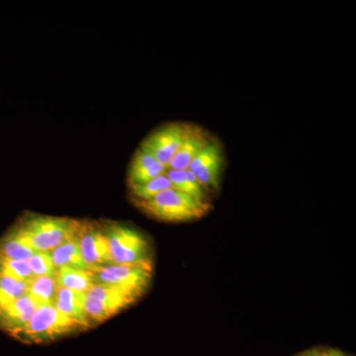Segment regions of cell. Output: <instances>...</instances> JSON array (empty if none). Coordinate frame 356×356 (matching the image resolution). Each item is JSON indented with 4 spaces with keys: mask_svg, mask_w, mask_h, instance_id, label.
I'll return each instance as SVG.
<instances>
[{
    "mask_svg": "<svg viewBox=\"0 0 356 356\" xmlns=\"http://www.w3.org/2000/svg\"><path fill=\"white\" fill-rule=\"evenodd\" d=\"M79 224L69 218L31 215L13 229L35 252H50L76 236Z\"/></svg>",
    "mask_w": 356,
    "mask_h": 356,
    "instance_id": "1",
    "label": "cell"
},
{
    "mask_svg": "<svg viewBox=\"0 0 356 356\" xmlns=\"http://www.w3.org/2000/svg\"><path fill=\"white\" fill-rule=\"evenodd\" d=\"M135 202L149 216L165 222L193 221L211 210V204L199 202L175 188L166 189L149 200Z\"/></svg>",
    "mask_w": 356,
    "mask_h": 356,
    "instance_id": "2",
    "label": "cell"
},
{
    "mask_svg": "<svg viewBox=\"0 0 356 356\" xmlns=\"http://www.w3.org/2000/svg\"><path fill=\"white\" fill-rule=\"evenodd\" d=\"M83 330L54 305L40 306L24 329L14 337L24 343H41Z\"/></svg>",
    "mask_w": 356,
    "mask_h": 356,
    "instance_id": "3",
    "label": "cell"
},
{
    "mask_svg": "<svg viewBox=\"0 0 356 356\" xmlns=\"http://www.w3.org/2000/svg\"><path fill=\"white\" fill-rule=\"evenodd\" d=\"M104 228L114 264H152L151 245L138 229L122 224Z\"/></svg>",
    "mask_w": 356,
    "mask_h": 356,
    "instance_id": "4",
    "label": "cell"
},
{
    "mask_svg": "<svg viewBox=\"0 0 356 356\" xmlns=\"http://www.w3.org/2000/svg\"><path fill=\"white\" fill-rule=\"evenodd\" d=\"M95 284L109 285L142 296L153 278L152 264H110L88 269Z\"/></svg>",
    "mask_w": 356,
    "mask_h": 356,
    "instance_id": "5",
    "label": "cell"
},
{
    "mask_svg": "<svg viewBox=\"0 0 356 356\" xmlns=\"http://www.w3.org/2000/svg\"><path fill=\"white\" fill-rule=\"evenodd\" d=\"M139 298L132 293L109 285L95 284L86 293L84 310L89 325L113 317Z\"/></svg>",
    "mask_w": 356,
    "mask_h": 356,
    "instance_id": "6",
    "label": "cell"
},
{
    "mask_svg": "<svg viewBox=\"0 0 356 356\" xmlns=\"http://www.w3.org/2000/svg\"><path fill=\"white\" fill-rule=\"evenodd\" d=\"M224 165V149L216 138L191 161L187 170L211 194L220 188Z\"/></svg>",
    "mask_w": 356,
    "mask_h": 356,
    "instance_id": "7",
    "label": "cell"
},
{
    "mask_svg": "<svg viewBox=\"0 0 356 356\" xmlns=\"http://www.w3.org/2000/svg\"><path fill=\"white\" fill-rule=\"evenodd\" d=\"M186 123L170 122L159 126L147 136L140 146L147 149L156 161L168 170L170 161L184 139Z\"/></svg>",
    "mask_w": 356,
    "mask_h": 356,
    "instance_id": "8",
    "label": "cell"
},
{
    "mask_svg": "<svg viewBox=\"0 0 356 356\" xmlns=\"http://www.w3.org/2000/svg\"><path fill=\"white\" fill-rule=\"evenodd\" d=\"M81 257L88 269L113 264L104 227L81 222L76 234Z\"/></svg>",
    "mask_w": 356,
    "mask_h": 356,
    "instance_id": "9",
    "label": "cell"
},
{
    "mask_svg": "<svg viewBox=\"0 0 356 356\" xmlns=\"http://www.w3.org/2000/svg\"><path fill=\"white\" fill-rule=\"evenodd\" d=\"M215 139V136L201 126L186 123L184 139L177 153L170 161L168 170H187L191 161Z\"/></svg>",
    "mask_w": 356,
    "mask_h": 356,
    "instance_id": "10",
    "label": "cell"
},
{
    "mask_svg": "<svg viewBox=\"0 0 356 356\" xmlns=\"http://www.w3.org/2000/svg\"><path fill=\"white\" fill-rule=\"evenodd\" d=\"M39 307V304L28 294L0 307V329L15 337L21 330L24 329Z\"/></svg>",
    "mask_w": 356,
    "mask_h": 356,
    "instance_id": "11",
    "label": "cell"
},
{
    "mask_svg": "<svg viewBox=\"0 0 356 356\" xmlns=\"http://www.w3.org/2000/svg\"><path fill=\"white\" fill-rule=\"evenodd\" d=\"M168 172L153 154L142 146L136 149L128 170V184L130 188L146 184L149 180Z\"/></svg>",
    "mask_w": 356,
    "mask_h": 356,
    "instance_id": "12",
    "label": "cell"
},
{
    "mask_svg": "<svg viewBox=\"0 0 356 356\" xmlns=\"http://www.w3.org/2000/svg\"><path fill=\"white\" fill-rule=\"evenodd\" d=\"M86 293L72 291L65 288H58L54 306L70 320L74 321L83 329L90 327L86 310H84Z\"/></svg>",
    "mask_w": 356,
    "mask_h": 356,
    "instance_id": "13",
    "label": "cell"
},
{
    "mask_svg": "<svg viewBox=\"0 0 356 356\" xmlns=\"http://www.w3.org/2000/svg\"><path fill=\"white\" fill-rule=\"evenodd\" d=\"M173 188L184 192L199 202L211 204L210 193L200 184L196 177L188 170L166 172Z\"/></svg>",
    "mask_w": 356,
    "mask_h": 356,
    "instance_id": "14",
    "label": "cell"
},
{
    "mask_svg": "<svg viewBox=\"0 0 356 356\" xmlns=\"http://www.w3.org/2000/svg\"><path fill=\"white\" fill-rule=\"evenodd\" d=\"M49 254H50L54 266L57 269L60 267H72V268L88 270V266L81 257L76 235L58 245L55 250H51Z\"/></svg>",
    "mask_w": 356,
    "mask_h": 356,
    "instance_id": "15",
    "label": "cell"
},
{
    "mask_svg": "<svg viewBox=\"0 0 356 356\" xmlns=\"http://www.w3.org/2000/svg\"><path fill=\"white\" fill-rule=\"evenodd\" d=\"M58 286L79 293H86L95 285L89 270L60 267L56 273Z\"/></svg>",
    "mask_w": 356,
    "mask_h": 356,
    "instance_id": "16",
    "label": "cell"
},
{
    "mask_svg": "<svg viewBox=\"0 0 356 356\" xmlns=\"http://www.w3.org/2000/svg\"><path fill=\"white\" fill-rule=\"evenodd\" d=\"M58 288L56 276H38L29 281L27 294L40 306L54 305Z\"/></svg>",
    "mask_w": 356,
    "mask_h": 356,
    "instance_id": "17",
    "label": "cell"
},
{
    "mask_svg": "<svg viewBox=\"0 0 356 356\" xmlns=\"http://www.w3.org/2000/svg\"><path fill=\"white\" fill-rule=\"evenodd\" d=\"M35 252L13 229L0 238V257L28 261Z\"/></svg>",
    "mask_w": 356,
    "mask_h": 356,
    "instance_id": "18",
    "label": "cell"
},
{
    "mask_svg": "<svg viewBox=\"0 0 356 356\" xmlns=\"http://www.w3.org/2000/svg\"><path fill=\"white\" fill-rule=\"evenodd\" d=\"M170 188H173L172 184L165 172L149 180L146 184L138 185V186L132 187L130 189L134 201H145L149 200V199L158 195L161 192Z\"/></svg>",
    "mask_w": 356,
    "mask_h": 356,
    "instance_id": "19",
    "label": "cell"
},
{
    "mask_svg": "<svg viewBox=\"0 0 356 356\" xmlns=\"http://www.w3.org/2000/svg\"><path fill=\"white\" fill-rule=\"evenodd\" d=\"M29 281H19L0 276V307L7 305L28 293Z\"/></svg>",
    "mask_w": 356,
    "mask_h": 356,
    "instance_id": "20",
    "label": "cell"
},
{
    "mask_svg": "<svg viewBox=\"0 0 356 356\" xmlns=\"http://www.w3.org/2000/svg\"><path fill=\"white\" fill-rule=\"evenodd\" d=\"M0 276L19 281H30L34 277L28 261L3 257H0Z\"/></svg>",
    "mask_w": 356,
    "mask_h": 356,
    "instance_id": "21",
    "label": "cell"
},
{
    "mask_svg": "<svg viewBox=\"0 0 356 356\" xmlns=\"http://www.w3.org/2000/svg\"><path fill=\"white\" fill-rule=\"evenodd\" d=\"M28 264H29L34 277H38V276H55L56 273H57V268L54 266L49 252H35L28 259Z\"/></svg>",
    "mask_w": 356,
    "mask_h": 356,
    "instance_id": "22",
    "label": "cell"
},
{
    "mask_svg": "<svg viewBox=\"0 0 356 356\" xmlns=\"http://www.w3.org/2000/svg\"><path fill=\"white\" fill-rule=\"evenodd\" d=\"M325 356H346L344 353L337 350H330L325 353Z\"/></svg>",
    "mask_w": 356,
    "mask_h": 356,
    "instance_id": "23",
    "label": "cell"
},
{
    "mask_svg": "<svg viewBox=\"0 0 356 356\" xmlns=\"http://www.w3.org/2000/svg\"><path fill=\"white\" fill-rule=\"evenodd\" d=\"M307 356H325V353H322L321 350H314L307 353Z\"/></svg>",
    "mask_w": 356,
    "mask_h": 356,
    "instance_id": "24",
    "label": "cell"
},
{
    "mask_svg": "<svg viewBox=\"0 0 356 356\" xmlns=\"http://www.w3.org/2000/svg\"><path fill=\"white\" fill-rule=\"evenodd\" d=\"M300 356H307V353H304V355H300Z\"/></svg>",
    "mask_w": 356,
    "mask_h": 356,
    "instance_id": "25",
    "label": "cell"
}]
</instances>
